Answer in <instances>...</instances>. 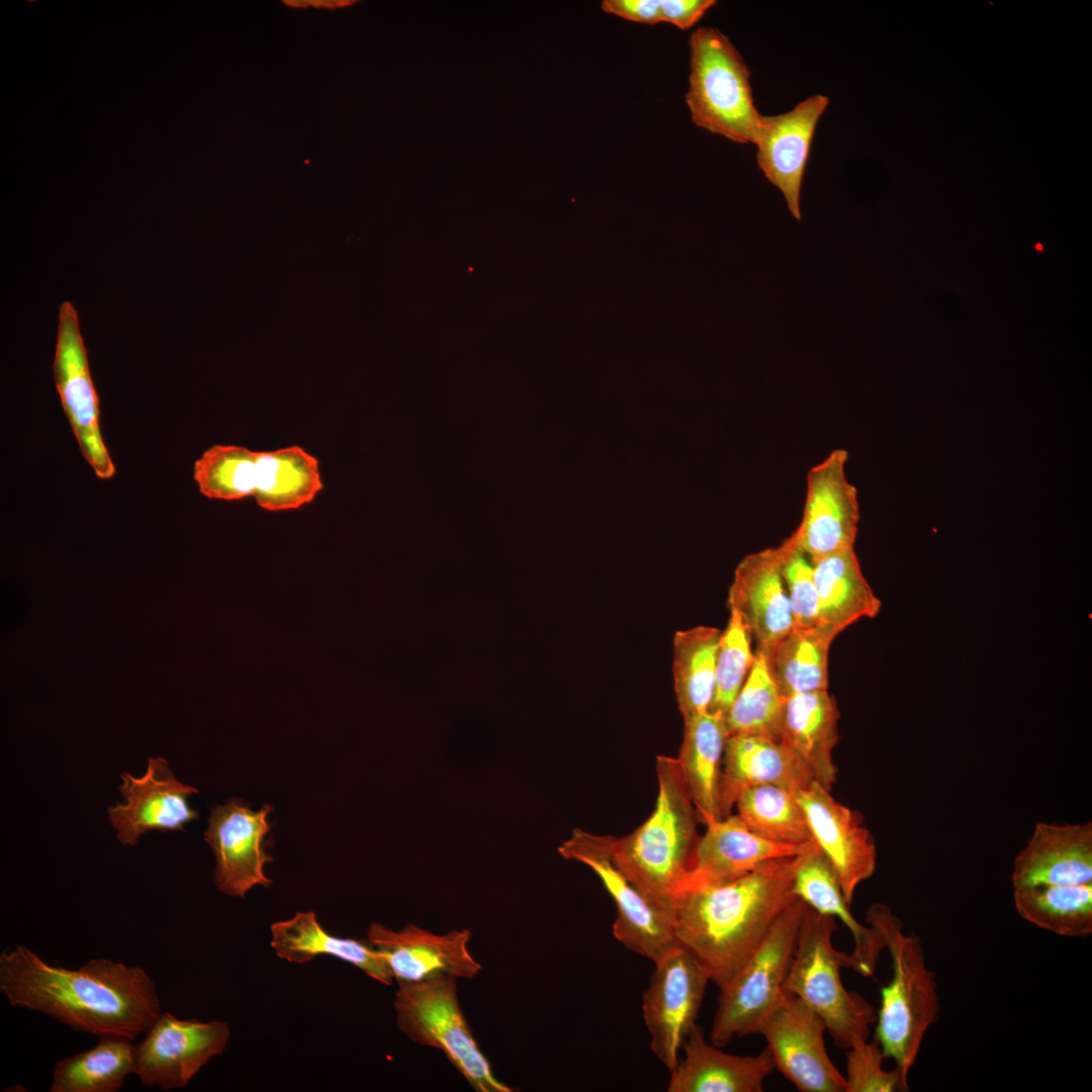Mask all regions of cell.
Returning a JSON list of instances; mask_svg holds the SVG:
<instances>
[{"label": "cell", "instance_id": "obj_8", "mask_svg": "<svg viewBox=\"0 0 1092 1092\" xmlns=\"http://www.w3.org/2000/svg\"><path fill=\"white\" fill-rule=\"evenodd\" d=\"M805 908L799 898L785 908L748 960L720 988L711 1043L722 1048L735 1036L757 1033L784 994Z\"/></svg>", "mask_w": 1092, "mask_h": 1092}, {"label": "cell", "instance_id": "obj_29", "mask_svg": "<svg viewBox=\"0 0 1092 1092\" xmlns=\"http://www.w3.org/2000/svg\"><path fill=\"white\" fill-rule=\"evenodd\" d=\"M818 597L817 624L837 635L862 618H874L881 609L862 574L854 548L811 561Z\"/></svg>", "mask_w": 1092, "mask_h": 1092}, {"label": "cell", "instance_id": "obj_17", "mask_svg": "<svg viewBox=\"0 0 1092 1092\" xmlns=\"http://www.w3.org/2000/svg\"><path fill=\"white\" fill-rule=\"evenodd\" d=\"M121 779L124 802L108 807L109 821L121 843L135 845L151 830H183L198 818L197 810L188 804V797L198 791L176 779L165 758L149 757L143 777L124 771Z\"/></svg>", "mask_w": 1092, "mask_h": 1092}, {"label": "cell", "instance_id": "obj_21", "mask_svg": "<svg viewBox=\"0 0 1092 1092\" xmlns=\"http://www.w3.org/2000/svg\"><path fill=\"white\" fill-rule=\"evenodd\" d=\"M705 825L681 891L740 877L768 860L799 855L816 844L798 846L764 839L732 814Z\"/></svg>", "mask_w": 1092, "mask_h": 1092}, {"label": "cell", "instance_id": "obj_37", "mask_svg": "<svg viewBox=\"0 0 1092 1092\" xmlns=\"http://www.w3.org/2000/svg\"><path fill=\"white\" fill-rule=\"evenodd\" d=\"M258 458L245 446L216 444L194 462L193 478L207 498L241 500L253 496Z\"/></svg>", "mask_w": 1092, "mask_h": 1092}, {"label": "cell", "instance_id": "obj_12", "mask_svg": "<svg viewBox=\"0 0 1092 1092\" xmlns=\"http://www.w3.org/2000/svg\"><path fill=\"white\" fill-rule=\"evenodd\" d=\"M823 1019L798 997L785 992L757 1033L763 1035L777 1068L801 1092H845V1077L825 1048Z\"/></svg>", "mask_w": 1092, "mask_h": 1092}, {"label": "cell", "instance_id": "obj_6", "mask_svg": "<svg viewBox=\"0 0 1092 1092\" xmlns=\"http://www.w3.org/2000/svg\"><path fill=\"white\" fill-rule=\"evenodd\" d=\"M686 103L695 125L737 144H754L761 114L750 71L730 39L714 27H699L689 39Z\"/></svg>", "mask_w": 1092, "mask_h": 1092}, {"label": "cell", "instance_id": "obj_7", "mask_svg": "<svg viewBox=\"0 0 1092 1092\" xmlns=\"http://www.w3.org/2000/svg\"><path fill=\"white\" fill-rule=\"evenodd\" d=\"M456 980L439 975L397 983L393 1007L398 1028L412 1041L440 1050L475 1091H515L494 1076L474 1038L459 1005Z\"/></svg>", "mask_w": 1092, "mask_h": 1092}, {"label": "cell", "instance_id": "obj_38", "mask_svg": "<svg viewBox=\"0 0 1092 1092\" xmlns=\"http://www.w3.org/2000/svg\"><path fill=\"white\" fill-rule=\"evenodd\" d=\"M751 634L741 617L730 611L721 631L715 670V691L710 710L724 715L744 684L753 663Z\"/></svg>", "mask_w": 1092, "mask_h": 1092}, {"label": "cell", "instance_id": "obj_35", "mask_svg": "<svg viewBox=\"0 0 1092 1092\" xmlns=\"http://www.w3.org/2000/svg\"><path fill=\"white\" fill-rule=\"evenodd\" d=\"M734 807L742 823L764 839L798 846L815 843L795 791L776 785L753 787Z\"/></svg>", "mask_w": 1092, "mask_h": 1092}, {"label": "cell", "instance_id": "obj_14", "mask_svg": "<svg viewBox=\"0 0 1092 1092\" xmlns=\"http://www.w3.org/2000/svg\"><path fill=\"white\" fill-rule=\"evenodd\" d=\"M847 459L845 449H834L807 473L801 522L791 537L811 561L854 546L859 510Z\"/></svg>", "mask_w": 1092, "mask_h": 1092}, {"label": "cell", "instance_id": "obj_5", "mask_svg": "<svg viewBox=\"0 0 1092 1092\" xmlns=\"http://www.w3.org/2000/svg\"><path fill=\"white\" fill-rule=\"evenodd\" d=\"M835 930V918L806 904L784 991L817 1013L834 1042L847 1050L869 1038L877 1012L861 995L844 988L839 971L848 968L849 959L834 948Z\"/></svg>", "mask_w": 1092, "mask_h": 1092}, {"label": "cell", "instance_id": "obj_24", "mask_svg": "<svg viewBox=\"0 0 1092 1092\" xmlns=\"http://www.w3.org/2000/svg\"><path fill=\"white\" fill-rule=\"evenodd\" d=\"M1092 883V824L1037 823L1014 859L1013 888Z\"/></svg>", "mask_w": 1092, "mask_h": 1092}, {"label": "cell", "instance_id": "obj_30", "mask_svg": "<svg viewBox=\"0 0 1092 1092\" xmlns=\"http://www.w3.org/2000/svg\"><path fill=\"white\" fill-rule=\"evenodd\" d=\"M323 488L318 460L302 447L259 451L252 497L261 509L297 510L313 502Z\"/></svg>", "mask_w": 1092, "mask_h": 1092}, {"label": "cell", "instance_id": "obj_33", "mask_svg": "<svg viewBox=\"0 0 1092 1092\" xmlns=\"http://www.w3.org/2000/svg\"><path fill=\"white\" fill-rule=\"evenodd\" d=\"M130 1039L101 1036L90 1050L60 1060L53 1069L51 1092H116L133 1074Z\"/></svg>", "mask_w": 1092, "mask_h": 1092}, {"label": "cell", "instance_id": "obj_40", "mask_svg": "<svg viewBox=\"0 0 1092 1092\" xmlns=\"http://www.w3.org/2000/svg\"><path fill=\"white\" fill-rule=\"evenodd\" d=\"M782 573L791 605L793 628L817 624L818 597L811 560L796 546L791 536L780 544Z\"/></svg>", "mask_w": 1092, "mask_h": 1092}, {"label": "cell", "instance_id": "obj_41", "mask_svg": "<svg viewBox=\"0 0 1092 1092\" xmlns=\"http://www.w3.org/2000/svg\"><path fill=\"white\" fill-rule=\"evenodd\" d=\"M601 8L632 22L651 25L663 22L661 0H604Z\"/></svg>", "mask_w": 1092, "mask_h": 1092}, {"label": "cell", "instance_id": "obj_27", "mask_svg": "<svg viewBox=\"0 0 1092 1092\" xmlns=\"http://www.w3.org/2000/svg\"><path fill=\"white\" fill-rule=\"evenodd\" d=\"M270 929L271 946L280 959L304 964L317 956H331L357 967L382 984L391 985L394 981L382 953L367 939L333 935L311 911L298 912L287 920L277 921Z\"/></svg>", "mask_w": 1092, "mask_h": 1092}, {"label": "cell", "instance_id": "obj_9", "mask_svg": "<svg viewBox=\"0 0 1092 1092\" xmlns=\"http://www.w3.org/2000/svg\"><path fill=\"white\" fill-rule=\"evenodd\" d=\"M613 839L576 830L560 852L587 866L613 898L617 908L614 936L655 963L678 945L673 911L652 902L620 870L613 856Z\"/></svg>", "mask_w": 1092, "mask_h": 1092}, {"label": "cell", "instance_id": "obj_32", "mask_svg": "<svg viewBox=\"0 0 1092 1092\" xmlns=\"http://www.w3.org/2000/svg\"><path fill=\"white\" fill-rule=\"evenodd\" d=\"M837 634L815 625L793 628L768 656L774 680L783 698L828 690V654Z\"/></svg>", "mask_w": 1092, "mask_h": 1092}, {"label": "cell", "instance_id": "obj_39", "mask_svg": "<svg viewBox=\"0 0 1092 1092\" xmlns=\"http://www.w3.org/2000/svg\"><path fill=\"white\" fill-rule=\"evenodd\" d=\"M845 1092H904L908 1081L898 1068H883L886 1058L875 1039H858L847 1049Z\"/></svg>", "mask_w": 1092, "mask_h": 1092}, {"label": "cell", "instance_id": "obj_1", "mask_svg": "<svg viewBox=\"0 0 1092 1092\" xmlns=\"http://www.w3.org/2000/svg\"><path fill=\"white\" fill-rule=\"evenodd\" d=\"M0 991L13 1007L99 1037L132 1040L161 1013L157 986L143 968L91 959L67 969L47 963L24 944L0 952Z\"/></svg>", "mask_w": 1092, "mask_h": 1092}, {"label": "cell", "instance_id": "obj_28", "mask_svg": "<svg viewBox=\"0 0 1092 1092\" xmlns=\"http://www.w3.org/2000/svg\"><path fill=\"white\" fill-rule=\"evenodd\" d=\"M685 721L678 757L680 771L699 822L720 819L718 791L727 731L725 715L709 710Z\"/></svg>", "mask_w": 1092, "mask_h": 1092}, {"label": "cell", "instance_id": "obj_22", "mask_svg": "<svg viewBox=\"0 0 1092 1092\" xmlns=\"http://www.w3.org/2000/svg\"><path fill=\"white\" fill-rule=\"evenodd\" d=\"M813 781L781 741L747 734L727 736L718 791L719 818L729 816L739 796L750 788L776 785L797 792Z\"/></svg>", "mask_w": 1092, "mask_h": 1092}, {"label": "cell", "instance_id": "obj_23", "mask_svg": "<svg viewBox=\"0 0 1092 1092\" xmlns=\"http://www.w3.org/2000/svg\"><path fill=\"white\" fill-rule=\"evenodd\" d=\"M684 1057L670 1071L668 1092H761L775 1069L767 1048L756 1056L724 1053L707 1042L697 1023L688 1033Z\"/></svg>", "mask_w": 1092, "mask_h": 1092}, {"label": "cell", "instance_id": "obj_19", "mask_svg": "<svg viewBox=\"0 0 1092 1092\" xmlns=\"http://www.w3.org/2000/svg\"><path fill=\"white\" fill-rule=\"evenodd\" d=\"M828 104V97L816 94L788 112L762 115L753 144L757 147L759 169L782 192L790 212L798 220L801 219V189L814 132Z\"/></svg>", "mask_w": 1092, "mask_h": 1092}, {"label": "cell", "instance_id": "obj_16", "mask_svg": "<svg viewBox=\"0 0 1092 1092\" xmlns=\"http://www.w3.org/2000/svg\"><path fill=\"white\" fill-rule=\"evenodd\" d=\"M818 848L825 855L850 905L856 888L876 870L877 848L860 815L813 781L796 792Z\"/></svg>", "mask_w": 1092, "mask_h": 1092}, {"label": "cell", "instance_id": "obj_4", "mask_svg": "<svg viewBox=\"0 0 1092 1092\" xmlns=\"http://www.w3.org/2000/svg\"><path fill=\"white\" fill-rule=\"evenodd\" d=\"M866 921L882 936L893 970L891 981L881 989L875 1039L908 1081L924 1036L938 1016L935 974L927 968L919 937L904 932L888 906H870Z\"/></svg>", "mask_w": 1092, "mask_h": 1092}, {"label": "cell", "instance_id": "obj_36", "mask_svg": "<svg viewBox=\"0 0 1092 1092\" xmlns=\"http://www.w3.org/2000/svg\"><path fill=\"white\" fill-rule=\"evenodd\" d=\"M784 701L768 655L755 649L750 671L725 714L727 736L747 734L780 741Z\"/></svg>", "mask_w": 1092, "mask_h": 1092}, {"label": "cell", "instance_id": "obj_18", "mask_svg": "<svg viewBox=\"0 0 1092 1092\" xmlns=\"http://www.w3.org/2000/svg\"><path fill=\"white\" fill-rule=\"evenodd\" d=\"M471 935L469 928L438 934L414 924L395 931L373 923L367 940L382 953L393 980L410 983L439 975L474 978L482 967L469 951Z\"/></svg>", "mask_w": 1092, "mask_h": 1092}, {"label": "cell", "instance_id": "obj_31", "mask_svg": "<svg viewBox=\"0 0 1092 1092\" xmlns=\"http://www.w3.org/2000/svg\"><path fill=\"white\" fill-rule=\"evenodd\" d=\"M720 635L715 627L697 626L673 636V686L684 720L711 708Z\"/></svg>", "mask_w": 1092, "mask_h": 1092}, {"label": "cell", "instance_id": "obj_15", "mask_svg": "<svg viewBox=\"0 0 1092 1092\" xmlns=\"http://www.w3.org/2000/svg\"><path fill=\"white\" fill-rule=\"evenodd\" d=\"M272 809L265 804L254 811L236 798L212 808L204 840L215 856L214 884L223 894L243 898L253 887L272 883L264 872L273 859L264 844Z\"/></svg>", "mask_w": 1092, "mask_h": 1092}, {"label": "cell", "instance_id": "obj_26", "mask_svg": "<svg viewBox=\"0 0 1092 1092\" xmlns=\"http://www.w3.org/2000/svg\"><path fill=\"white\" fill-rule=\"evenodd\" d=\"M794 893L815 911L837 917L848 928L854 942L853 951L848 953L850 969L860 976H872L885 948L884 940L874 927L862 925L853 917L835 872L816 844L801 856Z\"/></svg>", "mask_w": 1092, "mask_h": 1092}, {"label": "cell", "instance_id": "obj_20", "mask_svg": "<svg viewBox=\"0 0 1092 1092\" xmlns=\"http://www.w3.org/2000/svg\"><path fill=\"white\" fill-rule=\"evenodd\" d=\"M727 602L748 627L756 649L769 656L793 629L780 545L748 554L738 563Z\"/></svg>", "mask_w": 1092, "mask_h": 1092}, {"label": "cell", "instance_id": "obj_13", "mask_svg": "<svg viewBox=\"0 0 1092 1092\" xmlns=\"http://www.w3.org/2000/svg\"><path fill=\"white\" fill-rule=\"evenodd\" d=\"M53 373L64 413L84 459L101 479L115 474V466L100 430L99 398L95 390L78 313L70 301L59 309Z\"/></svg>", "mask_w": 1092, "mask_h": 1092}, {"label": "cell", "instance_id": "obj_42", "mask_svg": "<svg viewBox=\"0 0 1092 1092\" xmlns=\"http://www.w3.org/2000/svg\"><path fill=\"white\" fill-rule=\"evenodd\" d=\"M715 0H661L662 21L686 30L697 24Z\"/></svg>", "mask_w": 1092, "mask_h": 1092}, {"label": "cell", "instance_id": "obj_10", "mask_svg": "<svg viewBox=\"0 0 1092 1092\" xmlns=\"http://www.w3.org/2000/svg\"><path fill=\"white\" fill-rule=\"evenodd\" d=\"M654 964L655 970L643 995V1017L651 1036V1050L670 1072L696 1024L710 978L679 945Z\"/></svg>", "mask_w": 1092, "mask_h": 1092}, {"label": "cell", "instance_id": "obj_11", "mask_svg": "<svg viewBox=\"0 0 1092 1092\" xmlns=\"http://www.w3.org/2000/svg\"><path fill=\"white\" fill-rule=\"evenodd\" d=\"M134 1045L133 1074L146 1087L164 1091L183 1088L215 1056L231 1037L228 1023L179 1019L161 1012Z\"/></svg>", "mask_w": 1092, "mask_h": 1092}, {"label": "cell", "instance_id": "obj_3", "mask_svg": "<svg viewBox=\"0 0 1092 1092\" xmlns=\"http://www.w3.org/2000/svg\"><path fill=\"white\" fill-rule=\"evenodd\" d=\"M658 793L650 816L632 833L613 839L614 860L652 902L673 911L700 836L698 816L675 757L656 759Z\"/></svg>", "mask_w": 1092, "mask_h": 1092}, {"label": "cell", "instance_id": "obj_34", "mask_svg": "<svg viewBox=\"0 0 1092 1092\" xmlns=\"http://www.w3.org/2000/svg\"><path fill=\"white\" fill-rule=\"evenodd\" d=\"M1013 898L1017 913L1036 927L1068 937L1092 933V883L1017 888Z\"/></svg>", "mask_w": 1092, "mask_h": 1092}, {"label": "cell", "instance_id": "obj_2", "mask_svg": "<svg viewBox=\"0 0 1092 1092\" xmlns=\"http://www.w3.org/2000/svg\"><path fill=\"white\" fill-rule=\"evenodd\" d=\"M802 854L771 859L740 877L685 889L677 895L673 904L677 943L719 989L797 899L794 878Z\"/></svg>", "mask_w": 1092, "mask_h": 1092}, {"label": "cell", "instance_id": "obj_25", "mask_svg": "<svg viewBox=\"0 0 1092 1092\" xmlns=\"http://www.w3.org/2000/svg\"><path fill=\"white\" fill-rule=\"evenodd\" d=\"M839 712L828 690L802 693L784 701L780 741L805 765L813 780L831 791L837 767Z\"/></svg>", "mask_w": 1092, "mask_h": 1092}]
</instances>
